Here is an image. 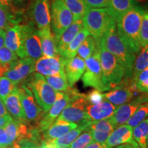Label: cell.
Listing matches in <instances>:
<instances>
[{
	"mask_svg": "<svg viewBox=\"0 0 148 148\" xmlns=\"http://www.w3.org/2000/svg\"><path fill=\"white\" fill-rule=\"evenodd\" d=\"M144 11L145 9L136 3L116 22L120 38L128 50L135 55L141 49L140 29Z\"/></svg>",
	"mask_w": 148,
	"mask_h": 148,
	"instance_id": "obj_1",
	"label": "cell"
},
{
	"mask_svg": "<svg viewBox=\"0 0 148 148\" xmlns=\"http://www.w3.org/2000/svg\"><path fill=\"white\" fill-rule=\"evenodd\" d=\"M147 101H148V95L142 93L132 101L116 107L113 115L109 118L114 125V129L116 127L127 123L140 105Z\"/></svg>",
	"mask_w": 148,
	"mask_h": 148,
	"instance_id": "obj_12",
	"label": "cell"
},
{
	"mask_svg": "<svg viewBox=\"0 0 148 148\" xmlns=\"http://www.w3.org/2000/svg\"><path fill=\"white\" fill-rule=\"evenodd\" d=\"M135 143H136L132 137V127L126 124L116 127L105 143L107 148H113L123 144L134 145Z\"/></svg>",
	"mask_w": 148,
	"mask_h": 148,
	"instance_id": "obj_17",
	"label": "cell"
},
{
	"mask_svg": "<svg viewBox=\"0 0 148 148\" xmlns=\"http://www.w3.org/2000/svg\"><path fill=\"white\" fill-rule=\"evenodd\" d=\"M140 94L132 79H124L116 88L103 94V97L104 99L118 107L132 101Z\"/></svg>",
	"mask_w": 148,
	"mask_h": 148,
	"instance_id": "obj_9",
	"label": "cell"
},
{
	"mask_svg": "<svg viewBox=\"0 0 148 148\" xmlns=\"http://www.w3.org/2000/svg\"><path fill=\"white\" fill-rule=\"evenodd\" d=\"M51 27L56 40L74 21L71 12L62 0H52L51 4Z\"/></svg>",
	"mask_w": 148,
	"mask_h": 148,
	"instance_id": "obj_7",
	"label": "cell"
},
{
	"mask_svg": "<svg viewBox=\"0 0 148 148\" xmlns=\"http://www.w3.org/2000/svg\"><path fill=\"white\" fill-rule=\"evenodd\" d=\"M148 66V45L143 48L136 59H135L134 67H133L132 78L136 77L140 71H142Z\"/></svg>",
	"mask_w": 148,
	"mask_h": 148,
	"instance_id": "obj_34",
	"label": "cell"
},
{
	"mask_svg": "<svg viewBox=\"0 0 148 148\" xmlns=\"http://www.w3.org/2000/svg\"><path fill=\"white\" fill-rule=\"evenodd\" d=\"M132 79L140 93L148 95V66Z\"/></svg>",
	"mask_w": 148,
	"mask_h": 148,
	"instance_id": "obj_35",
	"label": "cell"
},
{
	"mask_svg": "<svg viewBox=\"0 0 148 148\" xmlns=\"http://www.w3.org/2000/svg\"><path fill=\"white\" fill-rule=\"evenodd\" d=\"M5 108L9 114H11L14 119L18 121H26L22 109L21 101H20L18 88L17 86L14 90L3 100ZM27 122V121H26Z\"/></svg>",
	"mask_w": 148,
	"mask_h": 148,
	"instance_id": "obj_24",
	"label": "cell"
},
{
	"mask_svg": "<svg viewBox=\"0 0 148 148\" xmlns=\"http://www.w3.org/2000/svg\"><path fill=\"white\" fill-rule=\"evenodd\" d=\"M96 46H97V40L92 36L89 35L86 37V39L82 42V43L77 49V54L83 60H86L91 56L95 51Z\"/></svg>",
	"mask_w": 148,
	"mask_h": 148,
	"instance_id": "obj_33",
	"label": "cell"
},
{
	"mask_svg": "<svg viewBox=\"0 0 148 148\" xmlns=\"http://www.w3.org/2000/svg\"><path fill=\"white\" fill-rule=\"evenodd\" d=\"M12 119V116L10 114L4 116H0V127H4Z\"/></svg>",
	"mask_w": 148,
	"mask_h": 148,
	"instance_id": "obj_45",
	"label": "cell"
},
{
	"mask_svg": "<svg viewBox=\"0 0 148 148\" xmlns=\"http://www.w3.org/2000/svg\"><path fill=\"white\" fill-rule=\"evenodd\" d=\"M89 35L90 34L89 32L87 30V29L83 27L79 31V32L75 36V38H73L71 43L66 48L65 51L61 56L63 57L66 60L74 58L76 55L77 49H78L81 44L82 43V42L86 39V37L89 36Z\"/></svg>",
	"mask_w": 148,
	"mask_h": 148,
	"instance_id": "obj_28",
	"label": "cell"
},
{
	"mask_svg": "<svg viewBox=\"0 0 148 148\" xmlns=\"http://www.w3.org/2000/svg\"><path fill=\"white\" fill-rule=\"evenodd\" d=\"M9 113L7 111V109L5 108L4 103L2 99L0 98V116H4L8 115Z\"/></svg>",
	"mask_w": 148,
	"mask_h": 148,
	"instance_id": "obj_47",
	"label": "cell"
},
{
	"mask_svg": "<svg viewBox=\"0 0 148 148\" xmlns=\"http://www.w3.org/2000/svg\"><path fill=\"white\" fill-rule=\"evenodd\" d=\"M5 148H12V146H9V147H5Z\"/></svg>",
	"mask_w": 148,
	"mask_h": 148,
	"instance_id": "obj_55",
	"label": "cell"
},
{
	"mask_svg": "<svg viewBox=\"0 0 148 148\" xmlns=\"http://www.w3.org/2000/svg\"><path fill=\"white\" fill-rule=\"evenodd\" d=\"M38 148H56V147H55L52 145H49V144L46 143V142H43V143H42L41 146H40V147H38Z\"/></svg>",
	"mask_w": 148,
	"mask_h": 148,
	"instance_id": "obj_49",
	"label": "cell"
},
{
	"mask_svg": "<svg viewBox=\"0 0 148 148\" xmlns=\"http://www.w3.org/2000/svg\"><path fill=\"white\" fill-rule=\"evenodd\" d=\"M15 83L10 80L8 77H0V98L3 101L16 87Z\"/></svg>",
	"mask_w": 148,
	"mask_h": 148,
	"instance_id": "obj_37",
	"label": "cell"
},
{
	"mask_svg": "<svg viewBox=\"0 0 148 148\" xmlns=\"http://www.w3.org/2000/svg\"><path fill=\"white\" fill-rule=\"evenodd\" d=\"M88 126L70 145V148H84L86 145H88L92 141H93L91 132H90Z\"/></svg>",
	"mask_w": 148,
	"mask_h": 148,
	"instance_id": "obj_36",
	"label": "cell"
},
{
	"mask_svg": "<svg viewBox=\"0 0 148 148\" xmlns=\"http://www.w3.org/2000/svg\"><path fill=\"white\" fill-rule=\"evenodd\" d=\"M71 99V96L67 92H56V97L54 103L49 111L46 112L45 114H44L43 117L38 123V131L45 132V130H47L57 119V118L61 114L64 108L67 106Z\"/></svg>",
	"mask_w": 148,
	"mask_h": 148,
	"instance_id": "obj_14",
	"label": "cell"
},
{
	"mask_svg": "<svg viewBox=\"0 0 148 148\" xmlns=\"http://www.w3.org/2000/svg\"><path fill=\"white\" fill-rule=\"evenodd\" d=\"M18 148H38V147H35L34 144L31 143V144H27V145H23V146H21V147H20Z\"/></svg>",
	"mask_w": 148,
	"mask_h": 148,
	"instance_id": "obj_50",
	"label": "cell"
},
{
	"mask_svg": "<svg viewBox=\"0 0 148 148\" xmlns=\"http://www.w3.org/2000/svg\"><path fill=\"white\" fill-rule=\"evenodd\" d=\"M115 148H131L130 144H123V145H119Z\"/></svg>",
	"mask_w": 148,
	"mask_h": 148,
	"instance_id": "obj_51",
	"label": "cell"
},
{
	"mask_svg": "<svg viewBox=\"0 0 148 148\" xmlns=\"http://www.w3.org/2000/svg\"><path fill=\"white\" fill-rule=\"evenodd\" d=\"M5 31L3 29H0V49L2 48L5 43Z\"/></svg>",
	"mask_w": 148,
	"mask_h": 148,
	"instance_id": "obj_48",
	"label": "cell"
},
{
	"mask_svg": "<svg viewBox=\"0 0 148 148\" xmlns=\"http://www.w3.org/2000/svg\"><path fill=\"white\" fill-rule=\"evenodd\" d=\"M65 62V59L60 54L55 57L42 56L35 62L34 71L45 77L64 73Z\"/></svg>",
	"mask_w": 148,
	"mask_h": 148,
	"instance_id": "obj_15",
	"label": "cell"
},
{
	"mask_svg": "<svg viewBox=\"0 0 148 148\" xmlns=\"http://www.w3.org/2000/svg\"><path fill=\"white\" fill-rule=\"evenodd\" d=\"M83 27L84 26H83L82 19L74 21L73 23L59 36L58 39L56 40L58 54L60 56L63 54L71 42Z\"/></svg>",
	"mask_w": 148,
	"mask_h": 148,
	"instance_id": "obj_23",
	"label": "cell"
},
{
	"mask_svg": "<svg viewBox=\"0 0 148 148\" xmlns=\"http://www.w3.org/2000/svg\"><path fill=\"white\" fill-rule=\"evenodd\" d=\"M64 5L71 11L74 17V21L82 19L88 7L85 4L84 0H62Z\"/></svg>",
	"mask_w": 148,
	"mask_h": 148,
	"instance_id": "obj_31",
	"label": "cell"
},
{
	"mask_svg": "<svg viewBox=\"0 0 148 148\" xmlns=\"http://www.w3.org/2000/svg\"><path fill=\"white\" fill-rule=\"evenodd\" d=\"M42 55L48 57H55L59 55L57 51L56 41L54 35L51 31L50 27L38 29Z\"/></svg>",
	"mask_w": 148,
	"mask_h": 148,
	"instance_id": "obj_26",
	"label": "cell"
},
{
	"mask_svg": "<svg viewBox=\"0 0 148 148\" xmlns=\"http://www.w3.org/2000/svg\"><path fill=\"white\" fill-rule=\"evenodd\" d=\"M0 5L3 6V8L8 9L9 10L12 11V12H16V11L13 9L12 0H0Z\"/></svg>",
	"mask_w": 148,
	"mask_h": 148,
	"instance_id": "obj_43",
	"label": "cell"
},
{
	"mask_svg": "<svg viewBox=\"0 0 148 148\" xmlns=\"http://www.w3.org/2000/svg\"><path fill=\"white\" fill-rule=\"evenodd\" d=\"M90 121H84L79 123L78 126L75 129L72 130L66 134L63 135L61 137H59L56 139L48 140V141H44L47 143L49 145L53 146L56 148H62L64 147H68L76 138L79 136V134L82 133L85 129L87 127L90 123Z\"/></svg>",
	"mask_w": 148,
	"mask_h": 148,
	"instance_id": "obj_25",
	"label": "cell"
},
{
	"mask_svg": "<svg viewBox=\"0 0 148 148\" xmlns=\"http://www.w3.org/2000/svg\"><path fill=\"white\" fill-rule=\"evenodd\" d=\"M114 20L108 8H88L82 18L83 25L96 40H99Z\"/></svg>",
	"mask_w": 148,
	"mask_h": 148,
	"instance_id": "obj_5",
	"label": "cell"
},
{
	"mask_svg": "<svg viewBox=\"0 0 148 148\" xmlns=\"http://www.w3.org/2000/svg\"><path fill=\"white\" fill-rule=\"evenodd\" d=\"M147 0H135V1H138V2H145Z\"/></svg>",
	"mask_w": 148,
	"mask_h": 148,
	"instance_id": "obj_53",
	"label": "cell"
},
{
	"mask_svg": "<svg viewBox=\"0 0 148 148\" xmlns=\"http://www.w3.org/2000/svg\"><path fill=\"white\" fill-rule=\"evenodd\" d=\"M92 140L99 143H105L111 133L114 130V125L110 119H104L98 121H91L89 125Z\"/></svg>",
	"mask_w": 148,
	"mask_h": 148,
	"instance_id": "obj_21",
	"label": "cell"
},
{
	"mask_svg": "<svg viewBox=\"0 0 148 148\" xmlns=\"http://www.w3.org/2000/svg\"><path fill=\"white\" fill-rule=\"evenodd\" d=\"M62 148H70V147L68 146V147H62Z\"/></svg>",
	"mask_w": 148,
	"mask_h": 148,
	"instance_id": "obj_56",
	"label": "cell"
},
{
	"mask_svg": "<svg viewBox=\"0 0 148 148\" xmlns=\"http://www.w3.org/2000/svg\"><path fill=\"white\" fill-rule=\"evenodd\" d=\"M85 71V62L79 56L66 60L64 64V73L70 87H73Z\"/></svg>",
	"mask_w": 148,
	"mask_h": 148,
	"instance_id": "obj_20",
	"label": "cell"
},
{
	"mask_svg": "<svg viewBox=\"0 0 148 148\" xmlns=\"http://www.w3.org/2000/svg\"><path fill=\"white\" fill-rule=\"evenodd\" d=\"M101 39L106 49L114 56L124 69V79H132L136 55L128 50L120 38L114 20L111 21L108 29Z\"/></svg>",
	"mask_w": 148,
	"mask_h": 148,
	"instance_id": "obj_2",
	"label": "cell"
},
{
	"mask_svg": "<svg viewBox=\"0 0 148 148\" xmlns=\"http://www.w3.org/2000/svg\"><path fill=\"white\" fill-rule=\"evenodd\" d=\"M25 84L32 90L36 103L45 113L54 103L56 92L49 86L45 77L34 73L26 79Z\"/></svg>",
	"mask_w": 148,
	"mask_h": 148,
	"instance_id": "obj_4",
	"label": "cell"
},
{
	"mask_svg": "<svg viewBox=\"0 0 148 148\" xmlns=\"http://www.w3.org/2000/svg\"><path fill=\"white\" fill-rule=\"evenodd\" d=\"M140 45L143 49L148 45V9L145 10L140 29Z\"/></svg>",
	"mask_w": 148,
	"mask_h": 148,
	"instance_id": "obj_38",
	"label": "cell"
},
{
	"mask_svg": "<svg viewBox=\"0 0 148 148\" xmlns=\"http://www.w3.org/2000/svg\"><path fill=\"white\" fill-rule=\"evenodd\" d=\"M148 135V118L132 127V137L134 141L142 148H147Z\"/></svg>",
	"mask_w": 148,
	"mask_h": 148,
	"instance_id": "obj_30",
	"label": "cell"
},
{
	"mask_svg": "<svg viewBox=\"0 0 148 148\" xmlns=\"http://www.w3.org/2000/svg\"><path fill=\"white\" fill-rule=\"evenodd\" d=\"M35 62L36 61L28 58L18 59L12 62L10 70L4 74V76L17 84L34 71Z\"/></svg>",
	"mask_w": 148,
	"mask_h": 148,
	"instance_id": "obj_16",
	"label": "cell"
},
{
	"mask_svg": "<svg viewBox=\"0 0 148 148\" xmlns=\"http://www.w3.org/2000/svg\"><path fill=\"white\" fill-rule=\"evenodd\" d=\"M22 45L25 58L36 61L42 56L38 29L32 22L21 25Z\"/></svg>",
	"mask_w": 148,
	"mask_h": 148,
	"instance_id": "obj_8",
	"label": "cell"
},
{
	"mask_svg": "<svg viewBox=\"0 0 148 148\" xmlns=\"http://www.w3.org/2000/svg\"><path fill=\"white\" fill-rule=\"evenodd\" d=\"M12 63H0V77H1L4 74L10 70Z\"/></svg>",
	"mask_w": 148,
	"mask_h": 148,
	"instance_id": "obj_44",
	"label": "cell"
},
{
	"mask_svg": "<svg viewBox=\"0 0 148 148\" xmlns=\"http://www.w3.org/2000/svg\"><path fill=\"white\" fill-rule=\"evenodd\" d=\"M89 103L86 99V95L79 92L69 101L57 119L70 123H79L88 121L86 107Z\"/></svg>",
	"mask_w": 148,
	"mask_h": 148,
	"instance_id": "obj_10",
	"label": "cell"
},
{
	"mask_svg": "<svg viewBox=\"0 0 148 148\" xmlns=\"http://www.w3.org/2000/svg\"><path fill=\"white\" fill-rule=\"evenodd\" d=\"M5 47L15 53L21 58H25L22 45V33L20 24L10 27L5 32Z\"/></svg>",
	"mask_w": 148,
	"mask_h": 148,
	"instance_id": "obj_19",
	"label": "cell"
},
{
	"mask_svg": "<svg viewBox=\"0 0 148 148\" xmlns=\"http://www.w3.org/2000/svg\"><path fill=\"white\" fill-rule=\"evenodd\" d=\"M51 0H33L29 8V16L38 29L50 27Z\"/></svg>",
	"mask_w": 148,
	"mask_h": 148,
	"instance_id": "obj_13",
	"label": "cell"
},
{
	"mask_svg": "<svg viewBox=\"0 0 148 148\" xmlns=\"http://www.w3.org/2000/svg\"><path fill=\"white\" fill-rule=\"evenodd\" d=\"M12 145L4 127H0V148H5Z\"/></svg>",
	"mask_w": 148,
	"mask_h": 148,
	"instance_id": "obj_42",
	"label": "cell"
},
{
	"mask_svg": "<svg viewBox=\"0 0 148 148\" xmlns=\"http://www.w3.org/2000/svg\"><path fill=\"white\" fill-rule=\"evenodd\" d=\"M20 101L27 122L39 123L45 112L36 103L32 90L24 83L18 87Z\"/></svg>",
	"mask_w": 148,
	"mask_h": 148,
	"instance_id": "obj_11",
	"label": "cell"
},
{
	"mask_svg": "<svg viewBox=\"0 0 148 148\" xmlns=\"http://www.w3.org/2000/svg\"><path fill=\"white\" fill-rule=\"evenodd\" d=\"M136 4L135 0H110L108 10L112 18L116 22Z\"/></svg>",
	"mask_w": 148,
	"mask_h": 148,
	"instance_id": "obj_27",
	"label": "cell"
},
{
	"mask_svg": "<svg viewBox=\"0 0 148 148\" xmlns=\"http://www.w3.org/2000/svg\"><path fill=\"white\" fill-rule=\"evenodd\" d=\"M100 63L102 72L103 82L106 91L116 88L124 78V69L114 56L109 52L99 40Z\"/></svg>",
	"mask_w": 148,
	"mask_h": 148,
	"instance_id": "obj_3",
	"label": "cell"
},
{
	"mask_svg": "<svg viewBox=\"0 0 148 148\" xmlns=\"http://www.w3.org/2000/svg\"><path fill=\"white\" fill-rule=\"evenodd\" d=\"M131 148H142V147H140L137 143H135L134 145H131Z\"/></svg>",
	"mask_w": 148,
	"mask_h": 148,
	"instance_id": "obj_52",
	"label": "cell"
},
{
	"mask_svg": "<svg viewBox=\"0 0 148 148\" xmlns=\"http://www.w3.org/2000/svg\"><path fill=\"white\" fill-rule=\"evenodd\" d=\"M84 148H107L105 143H99L97 142L92 141L91 143L86 145Z\"/></svg>",
	"mask_w": 148,
	"mask_h": 148,
	"instance_id": "obj_46",
	"label": "cell"
},
{
	"mask_svg": "<svg viewBox=\"0 0 148 148\" xmlns=\"http://www.w3.org/2000/svg\"><path fill=\"white\" fill-rule=\"evenodd\" d=\"M45 78L49 86L56 91L66 92L70 87L64 73L46 76Z\"/></svg>",
	"mask_w": 148,
	"mask_h": 148,
	"instance_id": "obj_32",
	"label": "cell"
},
{
	"mask_svg": "<svg viewBox=\"0 0 148 148\" xmlns=\"http://www.w3.org/2000/svg\"><path fill=\"white\" fill-rule=\"evenodd\" d=\"M147 148H148V135H147Z\"/></svg>",
	"mask_w": 148,
	"mask_h": 148,
	"instance_id": "obj_54",
	"label": "cell"
},
{
	"mask_svg": "<svg viewBox=\"0 0 148 148\" xmlns=\"http://www.w3.org/2000/svg\"><path fill=\"white\" fill-rule=\"evenodd\" d=\"M18 60V56L7 47L0 49V63H12Z\"/></svg>",
	"mask_w": 148,
	"mask_h": 148,
	"instance_id": "obj_39",
	"label": "cell"
},
{
	"mask_svg": "<svg viewBox=\"0 0 148 148\" xmlns=\"http://www.w3.org/2000/svg\"><path fill=\"white\" fill-rule=\"evenodd\" d=\"M88 8H108L110 0H84Z\"/></svg>",
	"mask_w": 148,
	"mask_h": 148,
	"instance_id": "obj_41",
	"label": "cell"
},
{
	"mask_svg": "<svg viewBox=\"0 0 148 148\" xmlns=\"http://www.w3.org/2000/svg\"><path fill=\"white\" fill-rule=\"evenodd\" d=\"M115 109L116 107L106 99L97 104L88 105L86 107L88 121H98L108 119L113 115Z\"/></svg>",
	"mask_w": 148,
	"mask_h": 148,
	"instance_id": "obj_18",
	"label": "cell"
},
{
	"mask_svg": "<svg viewBox=\"0 0 148 148\" xmlns=\"http://www.w3.org/2000/svg\"><path fill=\"white\" fill-rule=\"evenodd\" d=\"M78 125L79 123H70L57 119L49 126V128L44 132L42 137L45 141L56 139L66 134L72 130L75 129L78 126Z\"/></svg>",
	"mask_w": 148,
	"mask_h": 148,
	"instance_id": "obj_22",
	"label": "cell"
},
{
	"mask_svg": "<svg viewBox=\"0 0 148 148\" xmlns=\"http://www.w3.org/2000/svg\"><path fill=\"white\" fill-rule=\"evenodd\" d=\"M82 82L84 87H92L101 92L106 91L102 78L99 40H97V46L91 56L85 60V71Z\"/></svg>",
	"mask_w": 148,
	"mask_h": 148,
	"instance_id": "obj_6",
	"label": "cell"
},
{
	"mask_svg": "<svg viewBox=\"0 0 148 148\" xmlns=\"http://www.w3.org/2000/svg\"><path fill=\"white\" fill-rule=\"evenodd\" d=\"M20 15L18 12H13L0 5V29L5 31L18 24L21 21Z\"/></svg>",
	"mask_w": 148,
	"mask_h": 148,
	"instance_id": "obj_29",
	"label": "cell"
},
{
	"mask_svg": "<svg viewBox=\"0 0 148 148\" xmlns=\"http://www.w3.org/2000/svg\"><path fill=\"white\" fill-rule=\"evenodd\" d=\"M86 99L88 103L90 105L97 104L101 103V101L104 100L103 94L98 90H92L90 92H88L87 95H86Z\"/></svg>",
	"mask_w": 148,
	"mask_h": 148,
	"instance_id": "obj_40",
	"label": "cell"
}]
</instances>
